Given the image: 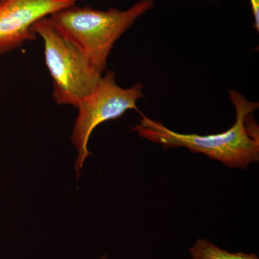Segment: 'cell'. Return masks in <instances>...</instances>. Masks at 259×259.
<instances>
[{
  "label": "cell",
  "instance_id": "obj_1",
  "mask_svg": "<svg viewBox=\"0 0 259 259\" xmlns=\"http://www.w3.org/2000/svg\"><path fill=\"white\" fill-rule=\"evenodd\" d=\"M229 95L236 110V122L221 134H180L142 114L134 130L141 137L161 145L164 149L187 148L192 152L202 153L210 159L222 162L229 168L245 169L259 161V127L253 117L259 105L234 90H231Z\"/></svg>",
  "mask_w": 259,
  "mask_h": 259
},
{
  "label": "cell",
  "instance_id": "obj_2",
  "mask_svg": "<svg viewBox=\"0 0 259 259\" xmlns=\"http://www.w3.org/2000/svg\"><path fill=\"white\" fill-rule=\"evenodd\" d=\"M154 6V0H140L129 9H93L76 5L48 17L51 25L82 51L100 74L116 41L138 18Z\"/></svg>",
  "mask_w": 259,
  "mask_h": 259
},
{
  "label": "cell",
  "instance_id": "obj_3",
  "mask_svg": "<svg viewBox=\"0 0 259 259\" xmlns=\"http://www.w3.org/2000/svg\"><path fill=\"white\" fill-rule=\"evenodd\" d=\"M32 31L44 41L46 65L52 79L53 99L58 105L77 107L93 91L103 74L47 18L34 24Z\"/></svg>",
  "mask_w": 259,
  "mask_h": 259
},
{
  "label": "cell",
  "instance_id": "obj_4",
  "mask_svg": "<svg viewBox=\"0 0 259 259\" xmlns=\"http://www.w3.org/2000/svg\"><path fill=\"white\" fill-rule=\"evenodd\" d=\"M144 88L141 83L129 88H122L116 82L115 72L107 71L93 91L79 102L71 136L78 152L75 163L76 173H79L85 160L91 154L88 144L94 130L103 122L118 118L127 110H138L136 103L144 97Z\"/></svg>",
  "mask_w": 259,
  "mask_h": 259
},
{
  "label": "cell",
  "instance_id": "obj_5",
  "mask_svg": "<svg viewBox=\"0 0 259 259\" xmlns=\"http://www.w3.org/2000/svg\"><path fill=\"white\" fill-rule=\"evenodd\" d=\"M76 3L74 0H0V56L36 40L34 24Z\"/></svg>",
  "mask_w": 259,
  "mask_h": 259
},
{
  "label": "cell",
  "instance_id": "obj_6",
  "mask_svg": "<svg viewBox=\"0 0 259 259\" xmlns=\"http://www.w3.org/2000/svg\"><path fill=\"white\" fill-rule=\"evenodd\" d=\"M189 251L191 259H259L253 253H231L205 238L197 239L189 248Z\"/></svg>",
  "mask_w": 259,
  "mask_h": 259
},
{
  "label": "cell",
  "instance_id": "obj_7",
  "mask_svg": "<svg viewBox=\"0 0 259 259\" xmlns=\"http://www.w3.org/2000/svg\"><path fill=\"white\" fill-rule=\"evenodd\" d=\"M252 13L254 18L253 27L257 31L259 30V0H249Z\"/></svg>",
  "mask_w": 259,
  "mask_h": 259
},
{
  "label": "cell",
  "instance_id": "obj_8",
  "mask_svg": "<svg viewBox=\"0 0 259 259\" xmlns=\"http://www.w3.org/2000/svg\"><path fill=\"white\" fill-rule=\"evenodd\" d=\"M97 259H107V255H102V256L100 257V258H99Z\"/></svg>",
  "mask_w": 259,
  "mask_h": 259
},
{
  "label": "cell",
  "instance_id": "obj_9",
  "mask_svg": "<svg viewBox=\"0 0 259 259\" xmlns=\"http://www.w3.org/2000/svg\"><path fill=\"white\" fill-rule=\"evenodd\" d=\"M74 1L77 2V1H79V0H74Z\"/></svg>",
  "mask_w": 259,
  "mask_h": 259
},
{
  "label": "cell",
  "instance_id": "obj_10",
  "mask_svg": "<svg viewBox=\"0 0 259 259\" xmlns=\"http://www.w3.org/2000/svg\"><path fill=\"white\" fill-rule=\"evenodd\" d=\"M212 1H217V0H212Z\"/></svg>",
  "mask_w": 259,
  "mask_h": 259
}]
</instances>
